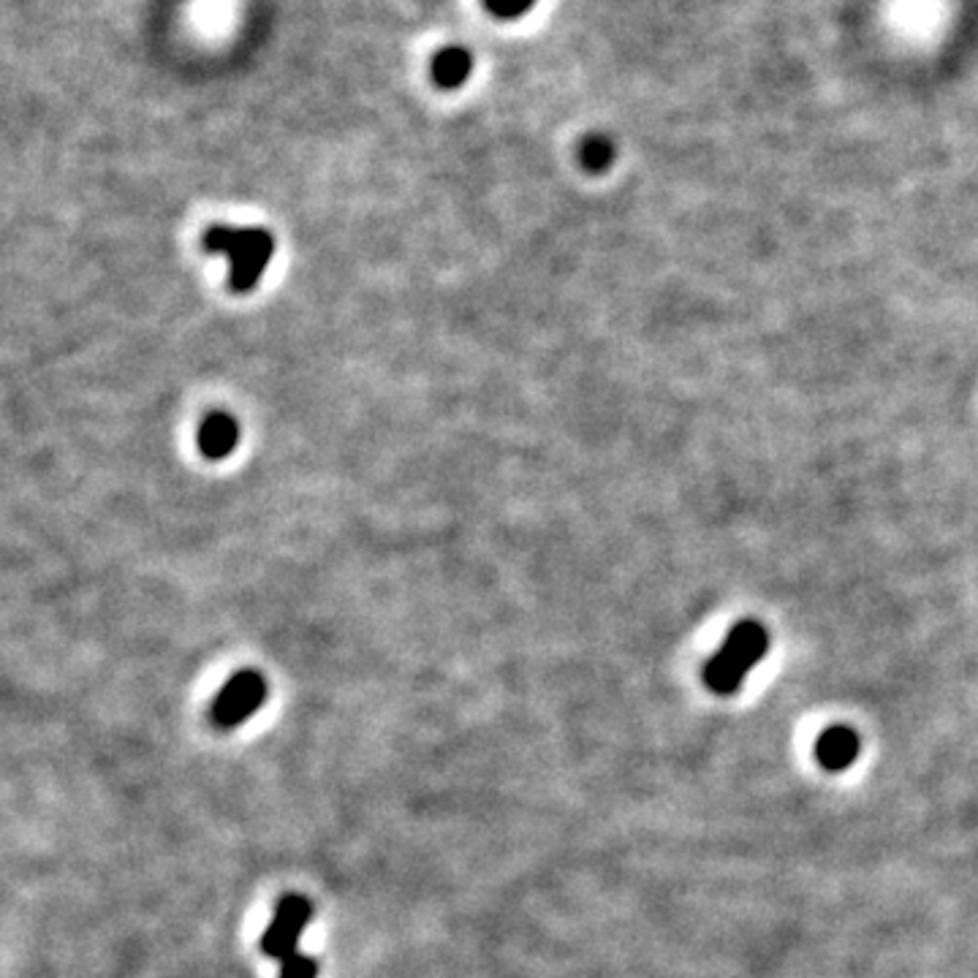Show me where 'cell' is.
I'll use <instances>...</instances> for the list:
<instances>
[{
    "instance_id": "1",
    "label": "cell",
    "mask_w": 978,
    "mask_h": 978,
    "mask_svg": "<svg viewBox=\"0 0 978 978\" xmlns=\"http://www.w3.org/2000/svg\"><path fill=\"white\" fill-rule=\"evenodd\" d=\"M204 248L210 253H226L231 259V277L228 286L231 291H250L269 266L272 253H275V239L266 228H228L212 226L204 234Z\"/></svg>"
},
{
    "instance_id": "2",
    "label": "cell",
    "mask_w": 978,
    "mask_h": 978,
    "mask_svg": "<svg viewBox=\"0 0 978 978\" xmlns=\"http://www.w3.org/2000/svg\"><path fill=\"white\" fill-rule=\"evenodd\" d=\"M766 647H769V636L758 623L748 619V623L734 625L720 650L706 663V685L720 695L734 693L744 682L750 668L766 655Z\"/></svg>"
},
{
    "instance_id": "3",
    "label": "cell",
    "mask_w": 978,
    "mask_h": 978,
    "mask_svg": "<svg viewBox=\"0 0 978 978\" xmlns=\"http://www.w3.org/2000/svg\"><path fill=\"white\" fill-rule=\"evenodd\" d=\"M266 701V679L253 668L237 672L212 701L210 717L215 726L234 728L248 720L255 710Z\"/></svg>"
},
{
    "instance_id": "4",
    "label": "cell",
    "mask_w": 978,
    "mask_h": 978,
    "mask_svg": "<svg viewBox=\"0 0 978 978\" xmlns=\"http://www.w3.org/2000/svg\"><path fill=\"white\" fill-rule=\"evenodd\" d=\"M313 918V905L310 900L299 894H288L277 902L275 916H272L269 927H266L264 938H261V951H264L269 960H275L277 965L286 962L288 956H293L299 951V935L304 932V927Z\"/></svg>"
},
{
    "instance_id": "5",
    "label": "cell",
    "mask_w": 978,
    "mask_h": 978,
    "mask_svg": "<svg viewBox=\"0 0 978 978\" xmlns=\"http://www.w3.org/2000/svg\"><path fill=\"white\" fill-rule=\"evenodd\" d=\"M239 443V424L231 413L215 411L201 422L199 427V449L206 460H223L231 454Z\"/></svg>"
},
{
    "instance_id": "6",
    "label": "cell",
    "mask_w": 978,
    "mask_h": 978,
    "mask_svg": "<svg viewBox=\"0 0 978 978\" xmlns=\"http://www.w3.org/2000/svg\"><path fill=\"white\" fill-rule=\"evenodd\" d=\"M820 766L829 772L848 769L858 755V734L848 726H831L820 734L818 748H815Z\"/></svg>"
},
{
    "instance_id": "7",
    "label": "cell",
    "mask_w": 978,
    "mask_h": 978,
    "mask_svg": "<svg viewBox=\"0 0 978 978\" xmlns=\"http://www.w3.org/2000/svg\"><path fill=\"white\" fill-rule=\"evenodd\" d=\"M473 58L462 47H446L432 58V82L443 90H454L471 76Z\"/></svg>"
},
{
    "instance_id": "8",
    "label": "cell",
    "mask_w": 978,
    "mask_h": 978,
    "mask_svg": "<svg viewBox=\"0 0 978 978\" xmlns=\"http://www.w3.org/2000/svg\"><path fill=\"white\" fill-rule=\"evenodd\" d=\"M581 166L590 168V172H603V168L612 166L614 161V145L606 136H590V139L581 141Z\"/></svg>"
},
{
    "instance_id": "9",
    "label": "cell",
    "mask_w": 978,
    "mask_h": 978,
    "mask_svg": "<svg viewBox=\"0 0 978 978\" xmlns=\"http://www.w3.org/2000/svg\"><path fill=\"white\" fill-rule=\"evenodd\" d=\"M318 976V962L310 954L297 951L293 956H288L286 962H280V978H315Z\"/></svg>"
},
{
    "instance_id": "10",
    "label": "cell",
    "mask_w": 978,
    "mask_h": 978,
    "mask_svg": "<svg viewBox=\"0 0 978 978\" xmlns=\"http://www.w3.org/2000/svg\"><path fill=\"white\" fill-rule=\"evenodd\" d=\"M484 3H487V9L492 11L494 16H500V20H516V16H522L525 11H530V5L536 3V0H484Z\"/></svg>"
}]
</instances>
